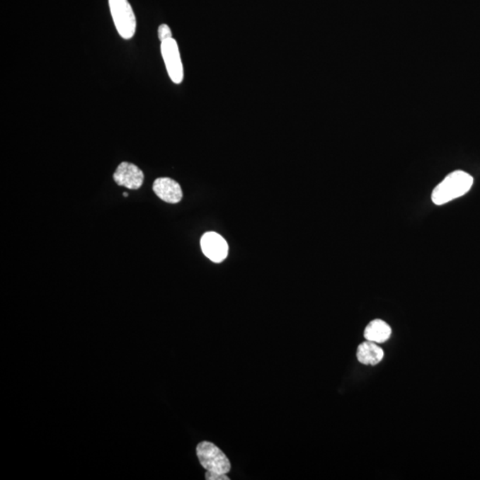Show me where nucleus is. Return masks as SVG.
<instances>
[{
	"label": "nucleus",
	"instance_id": "nucleus-1",
	"mask_svg": "<svg viewBox=\"0 0 480 480\" xmlns=\"http://www.w3.org/2000/svg\"><path fill=\"white\" fill-rule=\"evenodd\" d=\"M473 184V178L468 173L457 170L446 176L442 182L435 188L431 194V200L437 206H441L455 198L468 193Z\"/></svg>",
	"mask_w": 480,
	"mask_h": 480
},
{
	"label": "nucleus",
	"instance_id": "nucleus-2",
	"mask_svg": "<svg viewBox=\"0 0 480 480\" xmlns=\"http://www.w3.org/2000/svg\"><path fill=\"white\" fill-rule=\"evenodd\" d=\"M111 16L118 34L130 40L137 30V18L128 0H109Z\"/></svg>",
	"mask_w": 480,
	"mask_h": 480
},
{
	"label": "nucleus",
	"instance_id": "nucleus-3",
	"mask_svg": "<svg viewBox=\"0 0 480 480\" xmlns=\"http://www.w3.org/2000/svg\"><path fill=\"white\" fill-rule=\"evenodd\" d=\"M197 455L200 464L208 472L227 474L231 471V462L224 452L215 444L203 441L198 445Z\"/></svg>",
	"mask_w": 480,
	"mask_h": 480
},
{
	"label": "nucleus",
	"instance_id": "nucleus-4",
	"mask_svg": "<svg viewBox=\"0 0 480 480\" xmlns=\"http://www.w3.org/2000/svg\"><path fill=\"white\" fill-rule=\"evenodd\" d=\"M160 50L164 60L166 72L175 84L179 85L183 81L184 71L182 58H181L178 44L175 38H169L161 42Z\"/></svg>",
	"mask_w": 480,
	"mask_h": 480
},
{
	"label": "nucleus",
	"instance_id": "nucleus-5",
	"mask_svg": "<svg viewBox=\"0 0 480 480\" xmlns=\"http://www.w3.org/2000/svg\"><path fill=\"white\" fill-rule=\"evenodd\" d=\"M204 255L214 263H222L228 256V244L217 232H207L200 240Z\"/></svg>",
	"mask_w": 480,
	"mask_h": 480
},
{
	"label": "nucleus",
	"instance_id": "nucleus-6",
	"mask_svg": "<svg viewBox=\"0 0 480 480\" xmlns=\"http://www.w3.org/2000/svg\"><path fill=\"white\" fill-rule=\"evenodd\" d=\"M115 183L130 190H138L144 183V175L137 166L130 162H122L113 175Z\"/></svg>",
	"mask_w": 480,
	"mask_h": 480
},
{
	"label": "nucleus",
	"instance_id": "nucleus-7",
	"mask_svg": "<svg viewBox=\"0 0 480 480\" xmlns=\"http://www.w3.org/2000/svg\"><path fill=\"white\" fill-rule=\"evenodd\" d=\"M153 190L160 200L170 204L179 203L183 198V190L180 184L168 177L155 180Z\"/></svg>",
	"mask_w": 480,
	"mask_h": 480
},
{
	"label": "nucleus",
	"instance_id": "nucleus-8",
	"mask_svg": "<svg viewBox=\"0 0 480 480\" xmlns=\"http://www.w3.org/2000/svg\"><path fill=\"white\" fill-rule=\"evenodd\" d=\"M384 357V351L377 343L367 341L360 343L357 350V358L361 364L377 366Z\"/></svg>",
	"mask_w": 480,
	"mask_h": 480
},
{
	"label": "nucleus",
	"instance_id": "nucleus-9",
	"mask_svg": "<svg viewBox=\"0 0 480 480\" xmlns=\"http://www.w3.org/2000/svg\"><path fill=\"white\" fill-rule=\"evenodd\" d=\"M391 336V326L382 319H375L371 321L364 332L365 338L377 343H385Z\"/></svg>",
	"mask_w": 480,
	"mask_h": 480
},
{
	"label": "nucleus",
	"instance_id": "nucleus-10",
	"mask_svg": "<svg viewBox=\"0 0 480 480\" xmlns=\"http://www.w3.org/2000/svg\"><path fill=\"white\" fill-rule=\"evenodd\" d=\"M158 36L160 40V42H163L169 38H172V30L170 29V27L168 24H161L159 25L158 29Z\"/></svg>",
	"mask_w": 480,
	"mask_h": 480
},
{
	"label": "nucleus",
	"instance_id": "nucleus-11",
	"mask_svg": "<svg viewBox=\"0 0 480 480\" xmlns=\"http://www.w3.org/2000/svg\"><path fill=\"white\" fill-rule=\"evenodd\" d=\"M207 480H229V476L226 474H221V473L208 472H206Z\"/></svg>",
	"mask_w": 480,
	"mask_h": 480
},
{
	"label": "nucleus",
	"instance_id": "nucleus-12",
	"mask_svg": "<svg viewBox=\"0 0 480 480\" xmlns=\"http://www.w3.org/2000/svg\"><path fill=\"white\" fill-rule=\"evenodd\" d=\"M123 196H124V197H127V196H128V193H123Z\"/></svg>",
	"mask_w": 480,
	"mask_h": 480
}]
</instances>
